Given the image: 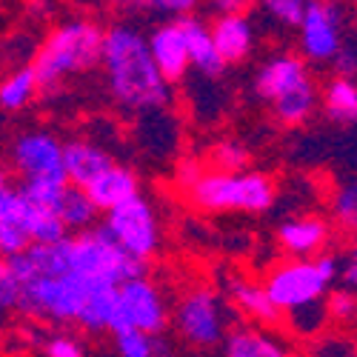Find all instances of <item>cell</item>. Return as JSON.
<instances>
[{
  "label": "cell",
  "instance_id": "cell-28",
  "mask_svg": "<svg viewBox=\"0 0 357 357\" xmlns=\"http://www.w3.org/2000/svg\"><path fill=\"white\" fill-rule=\"evenodd\" d=\"M332 218L343 231L357 234V177H349V181H343L335 189V195H332Z\"/></svg>",
  "mask_w": 357,
  "mask_h": 357
},
{
  "label": "cell",
  "instance_id": "cell-38",
  "mask_svg": "<svg viewBox=\"0 0 357 357\" xmlns=\"http://www.w3.org/2000/svg\"><path fill=\"white\" fill-rule=\"evenodd\" d=\"M335 69H337V75H349V77H354L357 75V46H349V43H343L340 46V52L335 54Z\"/></svg>",
  "mask_w": 357,
  "mask_h": 357
},
{
  "label": "cell",
  "instance_id": "cell-2",
  "mask_svg": "<svg viewBox=\"0 0 357 357\" xmlns=\"http://www.w3.org/2000/svg\"><path fill=\"white\" fill-rule=\"evenodd\" d=\"M103 35L106 29L89 17H72L54 26L32 61L40 89H54L69 77L92 72L103 54Z\"/></svg>",
  "mask_w": 357,
  "mask_h": 357
},
{
  "label": "cell",
  "instance_id": "cell-18",
  "mask_svg": "<svg viewBox=\"0 0 357 357\" xmlns=\"http://www.w3.org/2000/svg\"><path fill=\"white\" fill-rule=\"evenodd\" d=\"M83 189L92 195V200L100 206V212H106V209H112V206L140 195V177L135 174V169L114 160L112 166H106L95 181L89 186H83Z\"/></svg>",
  "mask_w": 357,
  "mask_h": 357
},
{
  "label": "cell",
  "instance_id": "cell-41",
  "mask_svg": "<svg viewBox=\"0 0 357 357\" xmlns=\"http://www.w3.org/2000/svg\"><path fill=\"white\" fill-rule=\"evenodd\" d=\"M200 177V169L192 163V160H183L181 166H177V186H183V189H189L195 181Z\"/></svg>",
  "mask_w": 357,
  "mask_h": 357
},
{
  "label": "cell",
  "instance_id": "cell-44",
  "mask_svg": "<svg viewBox=\"0 0 357 357\" xmlns=\"http://www.w3.org/2000/svg\"><path fill=\"white\" fill-rule=\"evenodd\" d=\"M354 23H357V6H354Z\"/></svg>",
  "mask_w": 357,
  "mask_h": 357
},
{
  "label": "cell",
  "instance_id": "cell-23",
  "mask_svg": "<svg viewBox=\"0 0 357 357\" xmlns=\"http://www.w3.org/2000/svg\"><path fill=\"white\" fill-rule=\"evenodd\" d=\"M269 106H272V114H275L278 123H283V126H303V123L312 121V114L320 106V92H317L314 80H309L303 86L291 89L289 95L278 98Z\"/></svg>",
  "mask_w": 357,
  "mask_h": 357
},
{
  "label": "cell",
  "instance_id": "cell-24",
  "mask_svg": "<svg viewBox=\"0 0 357 357\" xmlns=\"http://www.w3.org/2000/svg\"><path fill=\"white\" fill-rule=\"evenodd\" d=\"M57 212H61V218L69 226V231L95 229L100 223V215H103L100 206L92 200V195H89L83 186H77V183L66 186V195H63L61 206H57Z\"/></svg>",
  "mask_w": 357,
  "mask_h": 357
},
{
  "label": "cell",
  "instance_id": "cell-36",
  "mask_svg": "<svg viewBox=\"0 0 357 357\" xmlns=\"http://www.w3.org/2000/svg\"><path fill=\"white\" fill-rule=\"evenodd\" d=\"M17 294H20V286L9 272L6 257H0V317L9 314L12 309L17 312Z\"/></svg>",
  "mask_w": 357,
  "mask_h": 357
},
{
  "label": "cell",
  "instance_id": "cell-22",
  "mask_svg": "<svg viewBox=\"0 0 357 357\" xmlns=\"http://www.w3.org/2000/svg\"><path fill=\"white\" fill-rule=\"evenodd\" d=\"M117 286L121 283H98L95 291L89 294V301L77 317V329L83 335H92V337L109 335V323L117 303Z\"/></svg>",
  "mask_w": 357,
  "mask_h": 357
},
{
  "label": "cell",
  "instance_id": "cell-7",
  "mask_svg": "<svg viewBox=\"0 0 357 357\" xmlns=\"http://www.w3.org/2000/svg\"><path fill=\"white\" fill-rule=\"evenodd\" d=\"M169 306L160 286L149 278L137 275L117 286V303L109 323V335H117L123 329H143L149 335H166L169 329Z\"/></svg>",
  "mask_w": 357,
  "mask_h": 357
},
{
  "label": "cell",
  "instance_id": "cell-26",
  "mask_svg": "<svg viewBox=\"0 0 357 357\" xmlns=\"http://www.w3.org/2000/svg\"><path fill=\"white\" fill-rule=\"evenodd\" d=\"M38 89H40V80H38V72H35L32 63L17 69V72H12L3 83H0V109H3V112L26 109L29 103L35 100Z\"/></svg>",
  "mask_w": 357,
  "mask_h": 357
},
{
  "label": "cell",
  "instance_id": "cell-4",
  "mask_svg": "<svg viewBox=\"0 0 357 357\" xmlns=\"http://www.w3.org/2000/svg\"><path fill=\"white\" fill-rule=\"evenodd\" d=\"M98 283H112V280H95L80 272L35 275L20 283L17 312L29 320H46L54 326H77V317Z\"/></svg>",
  "mask_w": 357,
  "mask_h": 357
},
{
  "label": "cell",
  "instance_id": "cell-39",
  "mask_svg": "<svg viewBox=\"0 0 357 357\" xmlns=\"http://www.w3.org/2000/svg\"><path fill=\"white\" fill-rule=\"evenodd\" d=\"M340 280H343V286H349V289L357 291V237H354V243H351V249H349V257H346V263H343Z\"/></svg>",
  "mask_w": 357,
  "mask_h": 357
},
{
  "label": "cell",
  "instance_id": "cell-42",
  "mask_svg": "<svg viewBox=\"0 0 357 357\" xmlns=\"http://www.w3.org/2000/svg\"><path fill=\"white\" fill-rule=\"evenodd\" d=\"M9 186V172H6V166L3 163H0V192H3Z\"/></svg>",
  "mask_w": 357,
  "mask_h": 357
},
{
  "label": "cell",
  "instance_id": "cell-9",
  "mask_svg": "<svg viewBox=\"0 0 357 357\" xmlns=\"http://www.w3.org/2000/svg\"><path fill=\"white\" fill-rule=\"evenodd\" d=\"M263 286L275 301V306L280 312H289L326 297V291L332 289V280L323 275L317 257H291L272 266Z\"/></svg>",
  "mask_w": 357,
  "mask_h": 357
},
{
  "label": "cell",
  "instance_id": "cell-34",
  "mask_svg": "<svg viewBox=\"0 0 357 357\" xmlns=\"http://www.w3.org/2000/svg\"><path fill=\"white\" fill-rule=\"evenodd\" d=\"M135 3L146 15H155L163 20H177L183 15H192L200 6V0H135Z\"/></svg>",
  "mask_w": 357,
  "mask_h": 357
},
{
  "label": "cell",
  "instance_id": "cell-33",
  "mask_svg": "<svg viewBox=\"0 0 357 357\" xmlns=\"http://www.w3.org/2000/svg\"><path fill=\"white\" fill-rule=\"evenodd\" d=\"M249 160H252V155L241 140H220L212 149V163H215V169H223V172H241L249 166Z\"/></svg>",
  "mask_w": 357,
  "mask_h": 357
},
{
  "label": "cell",
  "instance_id": "cell-8",
  "mask_svg": "<svg viewBox=\"0 0 357 357\" xmlns=\"http://www.w3.org/2000/svg\"><path fill=\"white\" fill-rule=\"evenodd\" d=\"M100 223L109 229L114 241L137 260L149 263L160 252V241H163L160 218L155 212V203L143 195H135L123 203L112 206V209H106Z\"/></svg>",
  "mask_w": 357,
  "mask_h": 357
},
{
  "label": "cell",
  "instance_id": "cell-1",
  "mask_svg": "<svg viewBox=\"0 0 357 357\" xmlns=\"http://www.w3.org/2000/svg\"><path fill=\"white\" fill-rule=\"evenodd\" d=\"M100 66L112 100L123 112L152 114L169 109L174 100V83L158 69L149 35L132 23H114L103 35Z\"/></svg>",
  "mask_w": 357,
  "mask_h": 357
},
{
  "label": "cell",
  "instance_id": "cell-32",
  "mask_svg": "<svg viewBox=\"0 0 357 357\" xmlns=\"http://www.w3.org/2000/svg\"><path fill=\"white\" fill-rule=\"evenodd\" d=\"M69 181H49V177H38V181H20V189L32 197L40 206H49V209H57L66 195Z\"/></svg>",
  "mask_w": 357,
  "mask_h": 357
},
{
  "label": "cell",
  "instance_id": "cell-21",
  "mask_svg": "<svg viewBox=\"0 0 357 357\" xmlns=\"http://www.w3.org/2000/svg\"><path fill=\"white\" fill-rule=\"evenodd\" d=\"M320 109L329 123L354 126L357 123V80L349 75H335L320 92Z\"/></svg>",
  "mask_w": 357,
  "mask_h": 357
},
{
  "label": "cell",
  "instance_id": "cell-30",
  "mask_svg": "<svg viewBox=\"0 0 357 357\" xmlns=\"http://www.w3.org/2000/svg\"><path fill=\"white\" fill-rule=\"evenodd\" d=\"M38 349L40 354L46 357H83L89 354V346L80 335H72V332H52V335H43L38 340Z\"/></svg>",
  "mask_w": 357,
  "mask_h": 357
},
{
  "label": "cell",
  "instance_id": "cell-27",
  "mask_svg": "<svg viewBox=\"0 0 357 357\" xmlns=\"http://www.w3.org/2000/svg\"><path fill=\"white\" fill-rule=\"evenodd\" d=\"M112 340H114V351L121 357H158L174 351L163 335H149L143 329H123L112 335Z\"/></svg>",
  "mask_w": 357,
  "mask_h": 357
},
{
  "label": "cell",
  "instance_id": "cell-10",
  "mask_svg": "<svg viewBox=\"0 0 357 357\" xmlns=\"http://www.w3.org/2000/svg\"><path fill=\"white\" fill-rule=\"evenodd\" d=\"M343 0H309L297 26V46L309 63H332L343 46Z\"/></svg>",
  "mask_w": 357,
  "mask_h": 357
},
{
  "label": "cell",
  "instance_id": "cell-12",
  "mask_svg": "<svg viewBox=\"0 0 357 357\" xmlns=\"http://www.w3.org/2000/svg\"><path fill=\"white\" fill-rule=\"evenodd\" d=\"M309 61L303 54H294V52H278L272 57H266L260 63V69L255 72L252 80V92L255 98H260L263 103H275L278 98L289 95L291 89L309 83Z\"/></svg>",
  "mask_w": 357,
  "mask_h": 357
},
{
  "label": "cell",
  "instance_id": "cell-13",
  "mask_svg": "<svg viewBox=\"0 0 357 357\" xmlns=\"http://www.w3.org/2000/svg\"><path fill=\"white\" fill-rule=\"evenodd\" d=\"M149 49L158 69L166 75L169 83H181L189 77L192 61H189V43L181 20H166L149 32Z\"/></svg>",
  "mask_w": 357,
  "mask_h": 357
},
{
  "label": "cell",
  "instance_id": "cell-3",
  "mask_svg": "<svg viewBox=\"0 0 357 357\" xmlns=\"http://www.w3.org/2000/svg\"><path fill=\"white\" fill-rule=\"evenodd\" d=\"M189 200L203 212H246L263 215L278 200V183L260 172H200L197 181L186 189Z\"/></svg>",
  "mask_w": 357,
  "mask_h": 357
},
{
  "label": "cell",
  "instance_id": "cell-5",
  "mask_svg": "<svg viewBox=\"0 0 357 357\" xmlns=\"http://www.w3.org/2000/svg\"><path fill=\"white\" fill-rule=\"evenodd\" d=\"M172 329L181 337V343H186L195 351L220 349L231 329L229 297L206 286L183 291V297L172 312Z\"/></svg>",
  "mask_w": 357,
  "mask_h": 357
},
{
  "label": "cell",
  "instance_id": "cell-11",
  "mask_svg": "<svg viewBox=\"0 0 357 357\" xmlns=\"http://www.w3.org/2000/svg\"><path fill=\"white\" fill-rule=\"evenodd\" d=\"M9 160L20 181H38V177L69 181L63 163V143L46 129H29L17 135L9 149Z\"/></svg>",
  "mask_w": 357,
  "mask_h": 357
},
{
  "label": "cell",
  "instance_id": "cell-15",
  "mask_svg": "<svg viewBox=\"0 0 357 357\" xmlns=\"http://www.w3.org/2000/svg\"><path fill=\"white\" fill-rule=\"evenodd\" d=\"M220 351L229 357H289L294 346H289V337L257 323V326H231Z\"/></svg>",
  "mask_w": 357,
  "mask_h": 357
},
{
  "label": "cell",
  "instance_id": "cell-43",
  "mask_svg": "<svg viewBox=\"0 0 357 357\" xmlns=\"http://www.w3.org/2000/svg\"><path fill=\"white\" fill-rule=\"evenodd\" d=\"M109 3H114V6H132L135 0H109Z\"/></svg>",
  "mask_w": 357,
  "mask_h": 357
},
{
  "label": "cell",
  "instance_id": "cell-6",
  "mask_svg": "<svg viewBox=\"0 0 357 357\" xmlns=\"http://www.w3.org/2000/svg\"><path fill=\"white\" fill-rule=\"evenodd\" d=\"M69 266L72 272L89 275L95 280H112V283H123L129 278L149 272V263L132 257L109 234L103 223H98L95 229L69 234Z\"/></svg>",
  "mask_w": 357,
  "mask_h": 357
},
{
  "label": "cell",
  "instance_id": "cell-19",
  "mask_svg": "<svg viewBox=\"0 0 357 357\" xmlns=\"http://www.w3.org/2000/svg\"><path fill=\"white\" fill-rule=\"evenodd\" d=\"M63 163H66L69 183L89 186L106 166L114 163V158L106 152L103 146H98V143L72 140V143H63Z\"/></svg>",
  "mask_w": 357,
  "mask_h": 357
},
{
  "label": "cell",
  "instance_id": "cell-16",
  "mask_svg": "<svg viewBox=\"0 0 357 357\" xmlns=\"http://www.w3.org/2000/svg\"><path fill=\"white\" fill-rule=\"evenodd\" d=\"M332 237V229L317 215H297L278 226V243L291 257H317Z\"/></svg>",
  "mask_w": 357,
  "mask_h": 357
},
{
  "label": "cell",
  "instance_id": "cell-29",
  "mask_svg": "<svg viewBox=\"0 0 357 357\" xmlns=\"http://www.w3.org/2000/svg\"><path fill=\"white\" fill-rule=\"evenodd\" d=\"M255 6L263 9V15H269L278 26L283 29H297L306 15L309 0H255Z\"/></svg>",
  "mask_w": 357,
  "mask_h": 357
},
{
  "label": "cell",
  "instance_id": "cell-25",
  "mask_svg": "<svg viewBox=\"0 0 357 357\" xmlns=\"http://www.w3.org/2000/svg\"><path fill=\"white\" fill-rule=\"evenodd\" d=\"M289 320H286V329L297 337V340H306L312 343L314 337H320L326 329H329V309H326V297H320V301H312V303H303L297 309H289L286 312Z\"/></svg>",
  "mask_w": 357,
  "mask_h": 357
},
{
  "label": "cell",
  "instance_id": "cell-20",
  "mask_svg": "<svg viewBox=\"0 0 357 357\" xmlns=\"http://www.w3.org/2000/svg\"><path fill=\"white\" fill-rule=\"evenodd\" d=\"M226 291H229V303L237 312H241V314L252 317L255 323H263V326L280 323V314L283 312L275 306V301L269 297V291H266V286L234 278V280H229V289Z\"/></svg>",
  "mask_w": 357,
  "mask_h": 357
},
{
  "label": "cell",
  "instance_id": "cell-37",
  "mask_svg": "<svg viewBox=\"0 0 357 357\" xmlns=\"http://www.w3.org/2000/svg\"><path fill=\"white\" fill-rule=\"evenodd\" d=\"M314 340H323L326 346H312L309 351L312 354H332V357H337V354H357V346H354V340L351 343H346V346H340L343 340H346V335H320V337H314Z\"/></svg>",
  "mask_w": 357,
  "mask_h": 357
},
{
  "label": "cell",
  "instance_id": "cell-35",
  "mask_svg": "<svg viewBox=\"0 0 357 357\" xmlns=\"http://www.w3.org/2000/svg\"><path fill=\"white\" fill-rule=\"evenodd\" d=\"M29 246H32V237H29V231L23 226L0 220V257H15V255L26 252Z\"/></svg>",
  "mask_w": 357,
  "mask_h": 357
},
{
  "label": "cell",
  "instance_id": "cell-17",
  "mask_svg": "<svg viewBox=\"0 0 357 357\" xmlns=\"http://www.w3.org/2000/svg\"><path fill=\"white\" fill-rule=\"evenodd\" d=\"M212 35L223 54V61L243 63L255 52V26L249 20V12H231V15H215L212 20Z\"/></svg>",
  "mask_w": 357,
  "mask_h": 357
},
{
  "label": "cell",
  "instance_id": "cell-14",
  "mask_svg": "<svg viewBox=\"0 0 357 357\" xmlns=\"http://www.w3.org/2000/svg\"><path fill=\"white\" fill-rule=\"evenodd\" d=\"M186 32V43H189V61H192V69L206 77V80H220L223 72H226V61L215 43V35H212V23L197 17L195 12L192 15H183L177 17Z\"/></svg>",
  "mask_w": 357,
  "mask_h": 357
},
{
  "label": "cell",
  "instance_id": "cell-40",
  "mask_svg": "<svg viewBox=\"0 0 357 357\" xmlns=\"http://www.w3.org/2000/svg\"><path fill=\"white\" fill-rule=\"evenodd\" d=\"M255 0H212L209 9L212 15H231V12H249Z\"/></svg>",
  "mask_w": 357,
  "mask_h": 357
},
{
  "label": "cell",
  "instance_id": "cell-31",
  "mask_svg": "<svg viewBox=\"0 0 357 357\" xmlns=\"http://www.w3.org/2000/svg\"><path fill=\"white\" fill-rule=\"evenodd\" d=\"M326 309H329V317L335 326L357 323V291L349 286L329 289L326 291Z\"/></svg>",
  "mask_w": 357,
  "mask_h": 357
}]
</instances>
